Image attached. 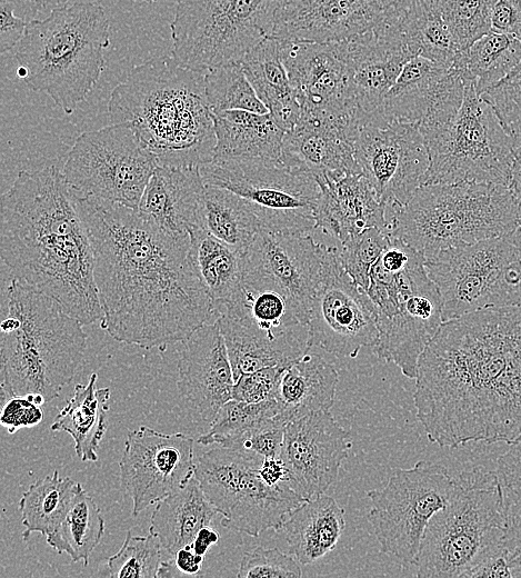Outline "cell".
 <instances>
[{
  "instance_id": "obj_1",
  "label": "cell",
  "mask_w": 521,
  "mask_h": 578,
  "mask_svg": "<svg viewBox=\"0 0 521 578\" xmlns=\"http://www.w3.org/2000/svg\"><path fill=\"white\" fill-rule=\"evenodd\" d=\"M73 199L93 247L100 326L114 340L164 349L218 318L191 240L167 236L134 209Z\"/></svg>"
},
{
  "instance_id": "obj_2",
  "label": "cell",
  "mask_w": 521,
  "mask_h": 578,
  "mask_svg": "<svg viewBox=\"0 0 521 578\" xmlns=\"http://www.w3.org/2000/svg\"><path fill=\"white\" fill-rule=\"evenodd\" d=\"M413 402L440 447L521 444V307L443 321L419 358Z\"/></svg>"
},
{
  "instance_id": "obj_3",
  "label": "cell",
  "mask_w": 521,
  "mask_h": 578,
  "mask_svg": "<svg viewBox=\"0 0 521 578\" xmlns=\"http://www.w3.org/2000/svg\"><path fill=\"white\" fill-rule=\"evenodd\" d=\"M0 250L14 278L83 326L102 319L90 235L58 167L21 170L2 195Z\"/></svg>"
},
{
  "instance_id": "obj_4",
  "label": "cell",
  "mask_w": 521,
  "mask_h": 578,
  "mask_svg": "<svg viewBox=\"0 0 521 578\" xmlns=\"http://www.w3.org/2000/svg\"><path fill=\"white\" fill-rule=\"evenodd\" d=\"M112 123L130 126L162 166H201L216 133L204 73L162 56L134 66L108 102Z\"/></svg>"
},
{
  "instance_id": "obj_5",
  "label": "cell",
  "mask_w": 521,
  "mask_h": 578,
  "mask_svg": "<svg viewBox=\"0 0 521 578\" xmlns=\"http://www.w3.org/2000/svg\"><path fill=\"white\" fill-rule=\"evenodd\" d=\"M82 326L56 299L13 277L0 323L2 402L22 396L42 406L59 397L87 349Z\"/></svg>"
},
{
  "instance_id": "obj_6",
  "label": "cell",
  "mask_w": 521,
  "mask_h": 578,
  "mask_svg": "<svg viewBox=\"0 0 521 578\" xmlns=\"http://www.w3.org/2000/svg\"><path fill=\"white\" fill-rule=\"evenodd\" d=\"M110 21L102 6L72 0L44 19L28 22L17 46V76L71 114L91 92L104 67Z\"/></svg>"
},
{
  "instance_id": "obj_7",
  "label": "cell",
  "mask_w": 521,
  "mask_h": 578,
  "mask_svg": "<svg viewBox=\"0 0 521 578\" xmlns=\"http://www.w3.org/2000/svg\"><path fill=\"white\" fill-rule=\"evenodd\" d=\"M389 232L425 260L441 250L507 236L521 226L510 186L479 182L421 186L402 207H393Z\"/></svg>"
},
{
  "instance_id": "obj_8",
  "label": "cell",
  "mask_w": 521,
  "mask_h": 578,
  "mask_svg": "<svg viewBox=\"0 0 521 578\" xmlns=\"http://www.w3.org/2000/svg\"><path fill=\"white\" fill-rule=\"evenodd\" d=\"M424 262L420 251L391 237L365 291L379 331L373 352L410 379H415L419 358L443 322L441 296Z\"/></svg>"
},
{
  "instance_id": "obj_9",
  "label": "cell",
  "mask_w": 521,
  "mask_h": 578,
  "mask_svg": "<svg viewBox=\"0 0 521 578\" xmlns=\"http://www.w3.org/2000/svg\"><path fill=\"white\" fill-rule=\"evenodd\" d=\"M445 507L430 519L415 558L421 578L465 577L504 549L505 516L495 475L475 469L458 478Z\"/></svg>"
},
{
  "instance_id": "obj_10",
  "label": "cell",
  "mask_w": 521,
  "mask_h": 578,
  "mask_svg": "<svg viewBox=\"0 0 521 578\" xmlns=\"http://www.w3.org/2000/svg\"><path fill=\"white\" fill-rule=\"evenodd\" d=\"M280 0H176L172 57L188 69L240 61L270 37Z\"/></svg>"
},
{
  "instance_id": "obj_11",
  "label": "cell",
  "mask_w": 521,
  "mask_h": 578,
  "mask_svg": "<svg viewBox=\"0 0 521 578\" xmlns=\"http://www.w3.org/2000/svg\"><path fill=\"white\" fill-rule=\"evenodd\" d=\"M443 321L489 307H521V233L441 250L424 262Z\"/></svg>"
},
{
  "instance_id": "obj_12",
  "label": "cell",
  "mask_w": 521,
  "mask_h": 578,
  "mask_svg": "<svg viewBox=\"0 0 521 578\" xmlns=\"http://www.w3.org/2000/svg\"><path fill=\"white\" fill-rule=\"evenodd\" d=\"M425 144L430 166L423 185L511 183L517 144L471 81L464 82L454 120Z\"/></svg>"
},
{
  "instance_id": "obj_13",
  "label": "cell",
  "mask_w": 521,
  "mask_h": 578,
  "mask_svg": "<svg viewBox=\"0 0 521 578\" xmlns=\"http://www.w3.org/2000/svg\"><path fill=\"white\" fill-rule=\"evenodd\" d=\"M263 458L217 446L196 459L194 476L228 529L259 537L281 529L304 501L288 482L269 486L259 476Z\"/></svg>"
},
{
  "instance_id": "obj_14",
  "label": "cell",
  "mask_w": 521,
  "mask_h": 578,
  "mask_svg": "<svg viewBox=\"0 0 521 578\" xmlns=\"http://www.w3.org/2000/svg\"><path fill=\"white\" fill-rule=\"evenodd\" d=\"M157 166V157L130 126L111 123L81 133L61 171L73 197L137 210Z\"/></svg>"
},
{
  "instance_id": "obj_15",
  "label": "cell",
  "mask_w": 521,
  "mask_h": 578,
  "mask_svg": "<svg viewBox=\"0 0 521 578\" xmlns=\"http://www.w3.org/2000/svg\"><path fill=\"white\" fill-rule=\"evenodd\" d=\"M204 183L242 197L261 228L282 233L315 229L320 187L311 175L285 166L281 159L254 158L200 166Z\"/></svg>"
},
{
  "instance_id": "obj_16",
  "label": "cell",
  "mask_w": 521,
  "mask_h": 578,
  "mask_svg": "<svg viewBox=\"0 0 521 578\" xmlns=\"http://www.w3.org/2000/svg\"><path fill=\"white\" fill-rule=\"evenodd\" d=\"M441 465L418 461L394 469L382 489L367 491L372 508L367 515L380 549L401 566H414L431 517L447 506L458 488Z\"/></svg>"
},
{
  "instance_id": "obj_17",
  "label": "cell",
  "mask_w": 521,
  "mask_h": 578,
  "mask_svg": "<svg viewBox=\"0 0 521 578\" xmlns=\"http://www.w3.org/2000/svg\"><path fill=\"white\" fill-rule=\"evenodd\" d=\"M379 337L374 306L343 269L339 249L329 247L323 275L307 322V345L337 357L355 358Z\"/></svg>"
},
{
  "instance_id": "obj_18",
  "label": "cell",
  "mask_w": 521,
  "mask_h": 578,
  "mask_svg": "<svg viewBox=\"0 0 521 578\" xmlns=\"http://www.w3.org/2000/svg\"><path fill=\"white\" fill-rule=\"evenodd\" d=\"M354 157L380 202L391 208L409 202L430 166L419 126L404 121L364 122L354 143Z\"/></svg>"
},
{
  "instance_id": "obj_19",
  "label": "cell",
  "mask_w": 521,
  "mask_h": 578,
  "mask_svg": "<svg viewBox=\"0 0 521 578\" xmlns=\"http://www.w3.org/2000/svg\"><path fill=\"white\" fill-rule=\"evenodd\" d=\"M119 469L121 489L138 516L194 476V439L141 426L128 432Z\"/></svg>"
},
{
  "instance_id": "obj_20",
  "label": "cell",
  "mask_w": 521,
  "mask_h": 578,
  "mask_svg": "<svg viewBox=\"0 0 521 578\" xmlns=\"http://www.w3.org/2000/svg\"><path fill=\"white\" fill-rule=\"evenodd\" d=\"M463 93L464 80L454 67L418 56L404 64L380 108L367 121L417 123L427 141L451 124Z\"/></svg>"
},
{
  "instance_id": "obj_21",
  "label": "cell",
  "mask_w": 521,
  "mask_h": 578,
  "mask_svg": "<svg viewBox=\"0 0 521 578\" xmlns=\"http://www.w3.org/2000/svg\"><path fill=\"white\" fill-rule=\"evenodd\" d=\"M328 248L309 233H282L261 228L243 253V276L280 290L307 328Z\"/></svg>"
},
{
  "instance_id": "obj_22",
  "label": "cell",
  "mask_w": 521,
  "mask_h": 578,
  "mask_svg": "<svg viewBox=\"0 0 521 578\" xmlns=\"http://www.w3.org/2000/svg\"><path fill=\"white\" fill-rule=\"evenodd\" d=\"M301 111L364 117L358 106L345 41L280 40Z\"/></svg>"
},
{
  "instance_id": "obj_23",
  "label": "cell",
  "mask_w": 521,
  "mask_h": 578,
  "mask_svg": "<svg viewBox=\"0 0 521 578\" xmlns=\"http://www.w3.org/2000/svg\"><path fill=\"white\" fill-rule=\"evenodd\" d=\"M350 448V432L329 410L290 421L279 455L288 470L289 486L303 500L324 494L338 479Z\"/></svg>"
},
{
  "instance_id": "obj_24",
  "label": "cell",
  "mask_w": 521,
  "mask_h": 578,
  "mask_svg": "<svg viewBox=\"0 0 521 578\" xmlns=\"http://www.w3.org/2000/svg\"><path fill=\"white\" fill-rule=\"evenodd\" d=\"M408 0H280L270 37L339 42L395 17Z\"/></svg>"
},
{
  "instance_id": "obj_25",
  "label": "cell",
  "mask_w": 521,
  "mask_h": 578,
  "mask_svg": "<svg viewBox=\"0 0 521 578\" xmlns=\"http://www.w3.org/2000/svg\"><path fill=\"white\" fill-rule=\"evenodd\" d=\"M362 123L359 116L301 111L298 123L283 136L280 159L315 179L361 173L354 143Z\"/></svg>"
},
{
  "instance_id": "obj_26",
  "label": "cell",
  "mask_w": 521,
  "mask_h": 578,
  "mask_svg": "<svg viewBox=\"0 0 521 578\" xmlns=\"http://www.w3.org/2000/svg\"><path fill=\"white\" fill-rule=\"evenodd\" d=\"M177 387L189 407L211 423L232 399L233 371L218 322L198 328L182 341Z\"/></svg>"
},
{
  "instance_id": "obj_27",
  "label": "cell",
  "mask_w": 521,
  "mask_h": 578,
  "mask_svg": "<svg viewBox=\"0 0 521 578\" xmlns=\"http://www.w3.org/2000/svg\"><path fill=\"white\" fill-rule=\"evenodd\" d=\"M344 41L355 99L367 119L380 108L404 64L415 56L393 20Z\"/></svg>"
},
{
  "instance_id": "obj_28",
  "label": "cell",
  "mask_w": 521,
  "mask_h": 578,
  "mask_svg": "<svg viewBox=\"0 0 521 578\" xmlns=\"http://www.w3.org/2000/svg\"><path fill=\"white\" fill-rule=\"evenodd\" d=\"M200 166H162L154 169L137 211L161 232L191 240L199 227V205L204 189Z\"/></svg>"
},
{
  "instance_id": "obj_29",
  "label": "cell",
  "mask_w": 521,
  "mask_h": 578,
  "mask_svg": "<svg viewBox=\"0 0 521 578\" xmlns=\"http://www.w3.org/2000/svg\"><path fill=\"white\" fill-rule=\"evenodd\" d=\"M315 180L320 187L315 229L341 243L370 228H389L387 206L380 202L362 173Z\"/></svg>"
},
{
  "instance_id": "obj_30",
  "label": "cell",
  "mask_w": 521,
  "mask_h": 578,
  "mask_svg": "<svg viewBox=\"0 0 521 578\" xmlns=\"http://www.w3.org/2000/svg\"><path fill=\"white\" fill-rule=\"evenodd\" d=\"M338 381L334 366L309 349L281 373L275 398L281 419L289 423L311 412L329 410L335 400Z\"/></svg>"
},
{
  "instance_id": "obj_31",
  "label": "cell",
  "mask_w": 521,
  "mask_h": 578,
  "mask_svg": "<svg viewBox=\"0 0 521 578\" xmlns=\"http://www.w3.org/2000/svg\"><path fill=\"white\" fill-rule=\"evenodd\" d=\"M212 114L216 146L211 161L280 159L285 132L269 112L226 110Z\"/></svg>"
},
{
  "instance_id": "obj_32",
  "label": "cell",
  "mask_w": 521,
  "mask_h": 578,
  "mask_svg": "<svg viewBox=\"0 0 521 578\" xmlns=\"http://www.w3.org/2000/svg\"><path fill=\"white\" fill-rule=\"evenodd\" d=\"M344 528L343 508L325 494L302 501L282 526L290 551L301 565H310L332 551Z\"/></svg>"
},
{
  "instance_id": "obj_33",
  "label": "cell",
  "mask_w": 521,
  "mask_h": 578,
  "mask_svg": "<svg viewBox=\"0 0 521 578\" xmlns=\"http://www.w3.org/2000/svg\"><path fill=\"white\" fill-rule=\"evenodd\" d=\"M239 62L275 123L284 132L290 131L301 117V106L282 61L280 40L264 38Z\"/></svg>"
},
{
  "instance_id": "obj_34",
  "label": "cell",
  "mask_w": 521,
  "mask_h": 578,
  "mask_svg": "<svg viewBox=\"0 0 521 578\" xmlns=\"http://www.w3.org/2000/svg\"><path fill=\"white\" fill-rule=\"evenodd\" d=\"M217 514L199 480L192 476L180 489L157 502L149 530L173 556L190 545L201 528L210 526Z\"/></svg>"
},
{
  "instance_id": "obj_35",
  "label": "cell",
  "mask_w": 521,
  "mask_h": 578,
  "mask_svg": "<svg viewBox=\"0 0 521 578\" xmlns=\"http://www.w3.org/2000/svg\"><path fill=\"white\" fill-rule=\"evenodd\" d=\"M216 321L224 338L234 381L265 367H285L310 349L297 331L271 339L223 313Z\"/></svg>"
},
{
  "instance_id": "obj_36",
  "label": "cell",
  "mask_w": 521,
  "mask_h": 578,
  "mask_svg": "<svg viewBox=\"0 0 521 578\" xmlns=\"http://www.w3.org/2000/svg\"><path fill=\"white\" fill-rule=\"evenodd\" d=\"M221 313L271 339L304 327L291 302L280 290L246 276L237 296L219 310V315Z\"/></svg>"
},
{
  "instance_id": "obj_37",
  "label": "cell",
  "mask_w": 521,
  "mask_h": 578,
  "mask_svg": "<svg viewBox=\"0 0 521 578\" xmlns=\"http://www.w3.org/2000/svg\"><path fill=\"white\" fill-rule=\"evenodd\" d=\"M97 373L88 383H77L73 396L59 411L51 425L53 431H64L74 441V450L81 461H97L99 445L107 431V413L111 396L108 387H97Z\"/></svg>"
},
{
  "instance_id": "obj_38",
  "label": "cell",
  "mask_w": 521,
  "mask_h": 578,
  "mask_svg": "<svg viewBox=\"0 0 521 578\" xmlns=\"http://www.w3.org/2000/svg\"><path fill=\"white\" fill-rule=\"evenodd\" d=\"M394 22L412 53L451 67L460 52L438 0H408Z\"/></svg>"
},
{
  "instance_id": "obj_39",
  "label": "cell",
  "mask_w": 521,
  "mask_h": 578,
  "mask_svg": "<svg viewBox=\"0 0 521 578\" xmlns=\"http://www.w3.org/2000/svg\"><path fill=\"white\" fill-rule=\"evenodd\" d=\"M199 227L243 255L261 223L242 197L206 183L199 205Z\"/></svg>"
},
{
  "instance_id": "obj_40",
  "label": "cell",
  "mask_w": 521,
  "mask_h": 578,
  "mask_svg": "<svg viewBox=\"0 0 521 578\" xmlns=\"http://www.w3.org/2000/svg\"><path fill=\"white\" fill-rule=\"evenodd\" d=\"M193 260L217 313L239 292L243 280V255L197 227L190 232Z\"/></svg>"
},
{
  "instance_id": "obj_41",
  "label": "cell",
  "mask_w": 521,
  "mask_h": 578,
  "mask_svg": "<svg viewBox=\"0 0 521 578\" xmlns=\"http://www.w3.org/2000/svg\"><path fill=\"white\" fill-rule=\"evenodd\" d=\"M521 61V40L491 30L460 51L452 64L464 82H473L482 94L502 80Z\"/></svg>"
},
{
  "instance_id": "obj_42",
  "label": "cell",
  "mask_w": 521,
  "mask_h": 578,
  "mask_svg": "<svg viewBox=\"0 0 521 578\" xmlns=\"http://www.w3.org/2000/svg\"><path fill=\"white\" fill-rule=\"evenodd\" d=\"M80 482L61 477L58 470L37 480L19 500L23 540L32 532L46 536L49 542L58 532Z\"/></svg>"
},
{
  "instance_id": "obj_43",
  "label": "cell",
  "mask_w": 521,
  "mask_h": 578,
  "mask_svg": "<svg viewBox=\"0 0 521 578\" xmlns=\"http://www.w3.org/2000/svg\"><path fill=\"white\" fill-rule=\"evenodd\" d=\"M104 530L100 508L80 484L57 535L48 545L58 554H67L72 561L81 560L87 566Z\"/></svg>"
},
{
  "instance_id": "obj_44",
  "label": "cell",
  "mask_w": 521,
  "mask_h": 578,
  "mask_svg": "<svg viewBox=\"0 0 521 578\" xmlns=\"http://www.w3.org/2000/svg\"><path fill=\"white\" fill-rule=\"evenodd\" d=\"M279 412L277 399L256 403L230 399L220 408L209 430L197 442L236 449L244 437Z\"/></svg>"
},
{
  "instance_id": "obj_45",
  "label": "cell",
  "mask_w": 521,
  "mask_h": 578,
  "mask_svg": "<svg viewBox=\"0 0 521 578\" xmlns=\"http://www.w3.org/2000/svg\"><path fill=\"white\" fill-rule=\"evenodd\" d=\"M204 88L212 113L226 110L269 112L239 61L221 64L204 72Z\"/></svg>"
},
{
  "instance_id": "obj_46",
  "label": "cell",
  "mask_w": 521,
  "mask_h": 578,
  "mask_svg": "<svg viewBox=\"0 0 521 578\" xmlns=\"http://www.w3.org/2000/svg\"><path fill=\"white\" fill-rule=\"evenodd\" d=\"M161 544L149 530L147 536L126 534L121 548L107 559L109 576L113 578H158L161 566Z\"/></svg>"
},
{
  "instance_id": "obj_47",
  "label": "cell",
  "mask_w": 521,
  "mask_h": 578,
  "mask_svg": "<svg viewBox=\"0 0 521 578\" xmlns=\"http://www.w3.org/2000/svg\"><path fill=\"white\" fill-rule=\"evenodd\" d=\"M500 485L505 516L504 549L521 545V444L510 445L493 470Z\"/></svg>"
},
{
  "instance_id": "obj_48",
  "label": "cell",
  "mask_w": 521,
  "mask_h": 578,
  "mask_svg": "<svg viewBox=\"0 0 521 578\" xmlns=\"http://www.w3.org/2000/svg\"><path fill=\"white\" fill-rule=\"evenodd\" d=\"M460 51L492 30L491 0H438Z\"/></svg>"
},
{
  "instance_id": "obj_49",
  "label": "cell",
  "mask_w": 521,
  "mask_h": 578,
  "mask_svg": "<svg viewBox=\"0 0 521 578\" xmlns=\"http://www.w3.org/2000/svg\"><path fill=\"white\" fill-rule=\"evenodd\" d=\"M389 230L370 228L341 242L339 259L353 282L367 291L370 272L389 242Z\"/></svg>"
},
{
  "instance_id": "obj_50",
  "label": "cell",
  "mask_w": 521,
  "mask_h": 578,
  "mask_svg": "<svg viewBox=\"0 0 521 578\" xmlns=\"http://www.w3.org/2000/svg\"><path fill=\"white\" fill-rule=\"evenodd\" d=\"M494 109L502 126L521 146V61L498 83L480 94Z\"/></svg>"
},
{
  "instance_id": "obj_51",
  "label": "cell",
  "mask_w": 521,
  "mask_h": 578,
  "mask_svg": "<svg viewBox=\"0 0 521 578\" xmlns=\"http://www.w3.org/2000/svg\"><path fill=\"white\" fill-rule=\"evenodd\" d=\"M300 562L278 548L257 547L247 551L237 572L239 578H300Z\"/></svg>"
},
{
  "instance_id": "obj_52",
  "label": "cell",
  "mask_w": 521,
  "mask_h": 578,
  "mask_svg": "<svg viewBox=\"0 0 521 578\" xmlns=\"http://www.w3.org/2000/svg\"><path fill=\"white\" fill-rule=\"evenodd\" d=\"M284 367H265L240 376L233 385L232 399L246 402H262L277 398Z\"/></svg>"
},
{
  "instance_id": "obj_53",
  "label": "cell",
  "mask_w": 521,
  "mask_h": 578,
  "mask_svg": "<svg viewBox=\"0 0 521 578\" xmlns=\"http://www.w3.org/2000/svg\"><path fill=\"white\" fill-rule=\"evenodd\" d=\"M287 425L278 415L244 437L234 450L254 454L261 458L279 457Z\"/></svg>"
},
{
  "instance_id": "obj_54",
  "label": "cell",
  "mask_w": 521,
  "mask_h": 578,
  "mask_svg": "<svg viewBox=\"0 0 521 578\" xmlns=\"http://www.w3.org/2000/svg\"><path fill=\"white\" fill-rule=\"evenodd\" d=\"M2 403L0 422L9 434H14L22 428H32L43 419L41 406L36 405L27 397H11Z\"/></svg>"
},
{
  "instance_id": "obj_55",
  "label": "cell",
  "mask_w": 521,
  "mask_h": 578,
  "mask_svg": "<svg viewBox=\"0 0 521 578\" xmlns=\"http://www.w3.org/2000/svg\"><path fill=\"white\" fill-rule=\"evenodd\" d=\"M12 0H0V53L12 50L22 40L29 21L14 14Z\"/></svg>"
},
{
  "instance_id": "obj_56",
  "label": "cell",
  "mask_w": 521,
  "mask_h": 578,
  "mask_svg": "<svg viewBox=\"0 0 521 578\" xmlns=\"http://www.w3.org/2000/svg\"><path fill=\"white\" fill-rule=\"evenodd\" d=\"M491 24L521 40V0H491Z\"/></svg>"
},
{
  "instance_id": "obj_57",
  "label": "cell",
  "mask_w": 521,
  "mask_h": 578,
  "mask_svg": "<svg viewBox=\"0 0 521 578\" xmlns=\"http://www.w3.org/2000/svg\"><path fill=\"white\" fill-rule=\"evenodd\" d=\"M477 577H491V578H505L512 577L511 571L508 564V554L507 550L502 551L487 558L482 561L478 567H475L467 578H477Z\"/></svg>"
},
{
  "instance_id": "obj_58",
  "label": "cell",
  "mask_w": 521,
  "mask_h": 578,
  "mask_svg": "<svg viewBox=\"0 0 521 578\" xmlns=\"http://www.w3.org/2000/svg\"><path fill=\"white\" fill-rule=\"evenodd\" d=\"M258 471L260 478L269 486L288 482V470L280 457L263 458Z\"/></svg>"
},
{
  "instance_id": "obj_59",
  "label": "cell",
  "mask_w": 521,
  "mask_h": 578,
  "mask_svg": "<svg viewBox=\"0 0 521 578\" xmlns=\"http://www.w3.org/2000/svg\"><path fill=\"white\" fill-rule=\"evenodd\" d=\"M174 565L183 575H197L201 570V565L206 556L194 552L190 545L179 549L174 555Z\"/></svg>"
},
{
  "instance_id": "obj_60",
  "label": "cell",
  "mask_w": 521,
  "mask_h": 578,
  "mask_svg": "<svg viewBox=\"0 0 521 578\" xmlns=\"http://www.w3.org/2000/svg\"><path fill=\"white\" fill-rule=\"evenodd\" d=\"M219 532L210 526H206L199 530L193 541L190 544L196 554L206 556L209 548L219 541Z\"/></svg>"
},
{
  "instance_id": "obj_61",
  "label": "cell",
  "mask_w": 521,
  "mask_h": 578,
  "mask_svg": "<svg viewBox=\"0 0 521 578\" xmlns=\"http://www.w3.org/2000/svg\"><path fill=\"white\" fill-rule=\"evenodd\" d=\"M510 188L512 189L520 209V218H521V146L515 149L514 152V162L512 168V178ZM521 227V226H520Z\"/></svg>"
},
{
  "instance_id": "obj_62",
  "label": "cell",
  "mask_w": 521,
  "mask_h": 578,
  "mask_svg": "<svg viewBox=\"0 0 521 578\" xmlns=\"http://www.w3.org/2000/svg\"><path fill=\"white\" fill-rule=\"evenodd\" d=\"M508 564L513 578H521V545L507 551Z\"/></svg>"
},
{
  "instance_id": "obj_63",
  "label": "cell",
  "mask_w": 521,
  "mask_h": 578,
  "mask_svg": "<svg viewBox=\"0 0 521 578\" xmlns=\"http://www.w3.org/2000/svg\"><path fill=\"white\" fill-rule=\"evenodd\" d=\"M23 1L31 2L34 4L41 6V7H51L53 9V8L61 7L72 0H23Z\"/></svg>"
},
{
  "instance_id": "obj_64",
  "label": "cell",
  "mask_w": 521,
  "mask_h": 578,
  "mask_svg": "<svg viewBox=\"0 0 521 578\" xmlns=\"http://www.w3.org/2000/svg\"><path fill=\"white\" fill-rule=\"evenodd\" d=\"M138 1H143V2H149V3H151V2H156V1H158V0H138Z\"/></svg>"
}]
</instances>
